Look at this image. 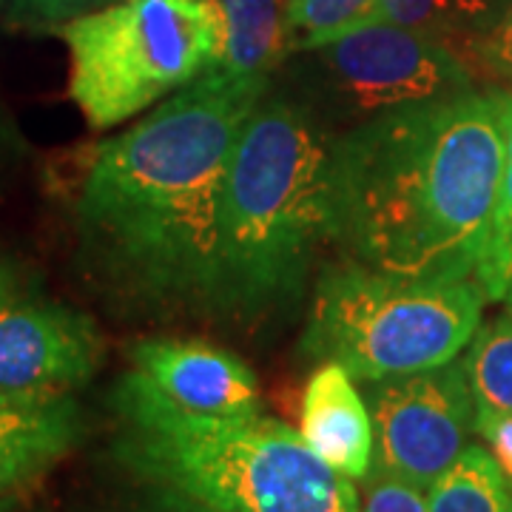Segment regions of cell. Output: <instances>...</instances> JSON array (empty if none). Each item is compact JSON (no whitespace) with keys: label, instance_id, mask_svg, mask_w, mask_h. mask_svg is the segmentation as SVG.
Wrapping results in <instances>:
<instances>
[{"label":"cell","instance_id":"1","mask_svg":"<svg viewBox=\"0 0 512 512\" xmlns=\"http://www.w3.org/2000/svg\"><path fill=\"white\" fill-rule=\"evenodd\" d=\"M271 83L202 74L89 151L74 222L94 274L140 302L211 308L228 165Z\"/></svg>","mask_w":512,"mask_h":512},{"label":"cell","instance_id":"2","mask_svg":"<svg viewBox=\"0 0 512 512\" xmlns=\"http://www.w3.org/2000/svg\"><path fill=\"white\" fill-rule=\"evenodd\" d=\"M512 94H456L333 140V245L410 279H473L501 185Z\"/></svg>","mask_w":512,"mask_h":512},{"label":"cell","instance_id":"3","mask_svg":"<svg viewBox=\"0 0 512 512\" xmlns=\"http://www.w3.org/2000/svg\"><path fill=\"white\" fill-rule=\"evenodd\" d=\"M333 140L296 97L274 83L262 94L225 177L211 311L254 322L305 293L333 242Z\"/></svg>","mask_w":512,"mask_h":512},{"label":"cell","instance_id":"4","mask_svg":"<svg viewBox=\"0 0 512 512\" xmlns=\"http://www.w3.org/2000/svg\"><path fill=\"white\" fill-rule=\"evenodd\" d=\"M111 456L143 487L225 512H359L356 481L268 416L220 419L180 410L128 370L111 390Z\"/></svg>","mask_w":512,"mask_h":512},{"label":"cell","instance_id":"5","mask_svg":"<svg viewBox=\"0 0 512 512\" xmlns=\"http://www.w3.org/2000/svg\"><path fill=\"white\" fill-rule=\"evenodd\" d=\"M484 302L476 279H410L345 259L316 279L299 348L362 384L419 373L467 350Z\"/></svg>","mask_w":512,"mask_h":512},{"label":"cell","instance_id":"6","mask_svg":"<svg viewBox=\"0 0 512 512\" xmlns=\"http://www.w3.org/2000/svg\"><path fill=\"white\" fill-rule=\"evenodd\" d=\"M69 97L94 131L123 126L214 72L222 20L214 0H117L66 20Z\"/></svg>","mask_w":512,"mask_h":512},{"label":"cell","instance_id":"7","mask_svg":"<svg viewBox=\"0 0 512 512\" xmlns=\"http://www.w3.org/2000/svg\"><path fill=\"white\" fill-rule=\"evenodd\" d=\"M293 80L296 92L288 94L336 134L476 89L453 43L390 20L299 52Z\"/></svg>","mask_w":512,"mask_h":512},{"label":"cell","instance_id":"8","mask_svg":"<svg viewBox=\"0 0 512 512\" xmlns=\"http://www.w3.org/2000/svg\"><path fill=\"white\" fill-rule=\"evenodd\" d=\"M376 427V464L393 476L430 490L476 433V404L464 362L367 382Z\"/></svg>","mask_w":512,"mask_h":512},{"label":"cell","instance_id":"9","mask_svg":"<svg viewBox=\"0 0 512 512\" xmlns=\"http://www.w3.org/2000/svg\"><path fill=\"white\" fill-rule=\"evenodd\" d=\"M103 365V336L63 305L12 302L0 308V396L63 399Z\"/></svg>","mask_w":512,"mask_h":512},{"label":"cell","instance_id":"10","mask_svg":"<svg viewBox=\"0 0 512 512\" xmlns=\"http://www.w3.org/2000/svg\"><path fill=\"white\" fill-rule=\"evenodd\" d=\"M131 370L180 410L220 419L262 413L256 373L239 356L200 339H143L131 345Z\"/></svg>","mask_w":512,"mask_h":512},{"label":"cell","instance_id":"11","mask_svg":"<svg viewBox=\"0 0 512 512\" xmlns=\"http://www.w3.org/2000/svg\"><path fill=\"white\" fill-rule=\"evenodd\" d=\"M299 436L336 473L365 481L376 464V427L356 379L336 362H319L302 393Z\"/></svg>","mask_w":512,"mask_h":512},{"label":"cell","instance_id":"12","mask_svg":"<svg viewBox=\"0 0 512 512\" xmlns=\"http://www.w3.org/2000/svg\"><path fill=\"white\" fill-rule=\"evenodd\" d=\"M83 439V416L72 396H0V501L18 498Z\"/></svg>","mask_w":512,"mask_h":512},{"label":"cell","instance_id":"13","mask_svg":"<svg viewBox=\"0 0 512 512\" xmlns=\"http://www.w3.org/2000/svg\"><path fill=\"white\" fill-rule=\"evenodd\" d=\"M222 20V52L214 72L274 80L291 57L288 49V0H214Z\"/></svg>","mask_w":512,"mask_h":512},{"label":"cell","instance_id":"14","mask_svg":"<svg viewBox=\"0 0 512 512\" xmlns=\"http://www.w3.org/2000/svg\"><path fill=\"white\" fill-rule=\"evenodd\" d=\"M430 512H510L512 495L487 447L470 444L427 490Z\"/></svg>","mask_w":512,"mask_h":512},{"label":"cell","instance_id":"15","mask_svg":"<svg viewBox=\"0 0 512 512\" xmlns=\"http://www.w3.org/2000/svg\"><path fill=\"white\" fill-rule=\"evenodd\" d=\"M461 362L476 416H512V316L478 328Z\"/></svg>","mask_w":512,"mask_h":512},{"label":"cell","instance_id":"16","mask_svg":"<svg viewBox=\"0 0 512 512\" xmlns=\"http://www.w3.org/2000/svg\"><path fill=\"white\" fill-rule=\"evenodd\" d=\"M382 18V0H288L291 55L333 43Z\"/></svg>","mask_w":512,"mask_h":512},{"label":"cell","instance_id":"17","mask_svg":"<svg viewBox=\"0 0 512 512\" xmlns=\"http://www.w3.org/2000/svg\"><path fill=\"white\" fill-rule=\"evenodd\" d=\"M473 279L484 293L487 302L504 299L512 285V111H510V134H507V157L501 171V185L495 197V211L484 251L478 256L476 274Z\"/></svg>","mask_w":512,"mask_h":512},{"label":"cell","instance_id":"18","mask_svg":"<svg viewBox=\"0 0 512 512\" xmlns=\"http://www.w3.org/2000/svg\"><path fill=\"white\" fill-rule=\"evenodd\" d=\"M484 12L481 0H382V18L399 26L421 29L456 46L473 20Z\"/></svg>","mask_w":512,"mask_h":512},{"label":"cell","instance_id":"19","mask_svg":"<svg viewBox=\"0 0 512 512\" xmlns=\"http://www.w3.org/2000/svg\"><path fill=\"white\" fill-rule=\"evenodd\" d=\"M362 484H365V498L359 504V512H430L427 490L387 470L373 467Z\"/></svg>","mask_w":512,"mask_h":512},{"label":"cell","instance_id":"20","mask_svg":"<svg viewBox=\"0 0 512 512\" xmlns=\"http://www.w3.org/2000/svg\"><path fill=\"white\" fill-rule=\"evenodd\" d=\"M476 436L495 458L512 495V416H476Z\"/></svg>","mask_w":512,"mask_h":512},{"label":"cell","instance_id":"21","mask_svg":"<svg viewBox=\"0 0 512 512\" xmlns=\"http://www.w3.org/2000/svg\"><path fill=\"white\" fill-rule=\"evenodd\" d=\"M478 49L490 69L512 80V0L507 12L490 26V32L478 40Z\"/></svg>","mask_w":512,"mask_h":512},{"label":"cell","instance_id":"22","mask_svg":"<svg viewBox=\"0 0 512 512\" xmlns=\"http://www.w3.org/2000/svg\"><path fill=\"white\" fill-rule=\"evenodd\" d=\"M15 9L26 12V15H35L43 20H72L77 15H86L94 9H103L109 3L117 0H9Z\"/></svg>","mask_w":512,"mask_h":512},{"label":"cell","instance_id":"23","mask_svg":"<svg viewBox=\"0 0 512 512\" xmlns=\"http://www.w3.org/2000/svg\"><path fill=\"white\" fill-rule=\"evenodd\" d=\"M123 512H225L211 507V504H202L197 498H188V495L171 493V490H160V487H146V495L131 504Z\"/></svg>","mask_w":512,"mask_h":512},{"label":"cell","instance_id":"24","mask_svg":"<svg viewBox=\"0 0 512 512\" xmlns=\"http://www.w3.org/2000/svg\"><path fill=\"white\" fill-rule=\"evenodd\" d=\"M12 302H15V279H12L9 268L0 259V308H6Z\"/></svg>","mask_w":512,"mask_h":512},{"label":"cell","instance_id":"25","mask_svg":"<svg viewBox=\"0 0 512 512\" xmlns=\"http://www.w3.org/2000/svg\"><path fill=\"white\" fill-rule=\"evenodd\" d=\"M0 512H23V495H18V498H6V501H0Z\"/></svg>","mask_w":512,"mask_h":512},{"label":"cell","instance_id":"26","mask_svg":"<svg viewBox=\"0 0 512 512\" xmlns=\"http://www.w3.org/2000/svg\"><path fill=\"white\" fill-rule=\"evenodd\" d=\"M507 299H510V313H512V285H510V291H507Z\"/></svg>","mask_w":512,"mask_h":512},{"label":"cell","instance_id":"27","mask_svg":"<svg viewBox=\"0 0 512 512\" xmlns=\"http://www.w3.org/2000/svg\"><path fill=\"white\" fill-rule=\"evenodd\" d=\"M510 512H512V510H510Z\"/></svg>","mask_w":512,"mask_h":512}]
</instances>
